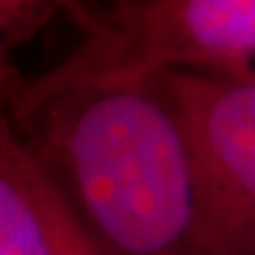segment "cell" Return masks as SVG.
I'll return each instance as SVG.
<instances>
[{"mask_svg": "<svg viewBox=\"0 0 255 255\" xmlns=\"http://www.w3.org/2000/svg\"><path fill=\"white\" fill-rule=\"evenodd\" d=\"M47 203H50V218H52V229H55L57 255H100L78 229L76 220L71 218L69 208L64 206L62 196L57 194L50 180H47Z\"/></svg>", "mask_w": 255, "mask_h": 255, "instance_id": "8992f818", "label": "cell"}, {"mask_svg": "<svg viewBox=\"0 0 255 255\" xmlns=\"http://www.w3.org/2000/svg\"><path fill=\"white\" fill-rule=\"evenodd\" d=\"M85 0H0V73L12 66V52L28 43L59 12L76 9Z\"/></svg>", "mask_w": 255, "mask_h": 255, "instance_id": "5b68a950", "label": "cell"}, {"mask_svg": "<svg viewBox=\"0 0 255 255\" xmlns=\"http://www.w3.org/2000/svg\"><path fill=\"white\" fill-rule=\"evenodd\" d=\"M28 154L100 255H232L158 78H0Z\"/></svg>", "mask_w": 255, "mask_h": 255, "instance_id": "6da1fadb", "label": "cell"}, {"mask_svg": "<svg viewBox=\"0 0 255 255\" xmlns=\"http://www.w3.org/2000/svg\"><path fill=\"white\" fill-rule=\"evenodd\" d=\"M173 102L232 255H255V69L156 76Z\"/></svg>", "mask_w": 255, "mask_h": 255, "instance_id": "3957f363", "label": "cell"}, {"mask_svg": "<svg viewBox=\"0 0 255 255\" xmlns=\"http://www.w3.org/2000/svg\"><path fill=\"white\" fill-rule=\"evenodd\" d=\"M2 78V73H0ZM0 255H57L47 177L12 126L0 85Z\"/></svg>", "mask_w": 255, "mask_h": 255, "instance_id": "277c9868", "label": "cell"}, {"mask_svg": "<svg viewBox=\"0 0 255 255\" xmlns=\"http://www.w3.org/2000/svg\"><path fill=\"white\" fill-rule=\"evenodd\" d=\"M78 36L47 81L255 69V0H104L71 9Z\"/></svg>", "mask_w": 255, "mask_h": 255, "instance_id": "7a4b0ae2", "label": "cell"}]
</instances>
